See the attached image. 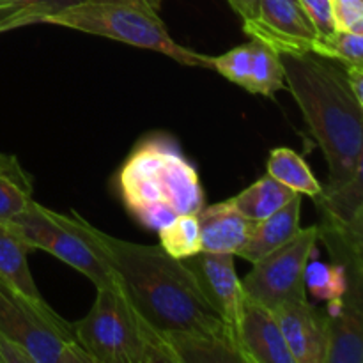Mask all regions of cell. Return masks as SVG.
<instances>
[{
  "instance_id": "6da1fadb",
  "label": "cell",
  "mask_w": 363,
  "mask_h": 363,
  "mask_svg": "<svg viewBox=\"0 0 363 363\" xmlns=\"http://www.w3.org/2000/svg\"><path fill=\"white\" fill-rule=\"evenodd\" d=\"M94 234L123 293L163 339L230 330L204 296L184 259L172 257L160 245L131 243L99 229Z\"/></svg>"
},
{
  "instance_id": "7a4b0ae2",
  "label": "cell",
  "mask_w": 363,
  "mask_h": 363,
  "mask_svg": "<svg viewBox=\"0 0 363 363\" xmlns=\"http://www.w3.org/2000/svg\"><path fill=\"white\" fill-rule=\"evenodd\" d=\"M286 85L328 163L325 190L363 176V103L347 84L346 66L315 53L280 55Z\"/></svg>"
},
{
  "instance_id": "3957f363",
  "label": "cell",
  "mask_w": 363,
  "mask_h": 363,
  "mask_svg": "<svg viewBox=\"0 0 363 363\" xmlns=\"http://www.w3.org/2000/svg\"><path fill=\"white\" fill-rule=\"evenodd\" d=\"M117 186L135 220L156 233L176 216L199 213L204 206L197 169L167 137L140 142L121 167Z\"/></svg>"
},
{
  "instance_id": "277c9868",
  "label": "cell",
  "mask_w": 363,
  "mask_h": 363,
  "mask_svg": "<svg viewBox=\"0 0 363 363\" xmlns=\"http://www.w3.org/2000/svg\"><path fill=\"white\" fill-rule=\"evenodd\" d=\"M92 363H176L165 339L140 318L119 284L96 287L91 311L73 325Z\"/></svg>"
},
{
  "instance_id": "5b68a950",
  "label": "cell",
  "mask_w": 363,
  "mask_h": 363,
  "mask_svg": "<svg viewBox=\"0 0 363 363\" xmlns=\"http://www.w3.org/2000/svg\"><path fill=\"white\" fill-rule=\"evenodd\" d=\"M39 23L116 39L137 48L163 53L184 66L208 67V55L174 41L158 9L149 0H78Z\"/></svg>"
},
{
  "instance_id": "8992f818",
  "label": "cell",
  "mask_w": 363,
  "mask_h": 363,
  "mask_svg": "<svg viewBox=\"0 0 363 363\" xmlns=\"http://www.w3.org/2000/svg\"><path fill=\"white\" fill-rule=\"evenodd\" d=\"M7 222L20 233L32 250H45L55 255L87 277L96 287L117 282L105 250L96 240V227L77 213L71 216L60 215L32 201L25 211Z\"/></svg>"
},
{
  "instance_id": "52a82bcc",
  "label": "cell",
  "mask_w": 363,
  "mask_h": 363,
  "mask_svg": "<svg viewBox=\"0 0 363 363\" xmlns=\"http://www.w3.org/2000/svg\"><path fill=\"white\" fill-rule=\"evenodd\" d=\"M0 332L28 353L32 363H92L73 325L48 303H35L0 277Z\"/></svg>"
},
{
  "instance_id": "ba28073f",
  "label": "cell",
  "mask_w": 363,
  "mask_h": 363,
  "mask_svg": "<svg viewBox=\"0 0 363 363\" xmlns=\"http://www.w3.org/2000/svg\"><path fill=\"white\" fill-rule=\"evenodd\" d=\"M318 225L300 229L287 243L252 262L243 284L245 296L268 308L293 300H305V268L318 245Z\"/></svg>"
},
{
  "instance_id": "9c48e42d",
  "label": "cell",
  "mask_w": 363,
  "mask_h": 363,
  "mask_svg": "<svg viewBox=\"0 0 363 363\" xmlns=\"http://www.w3.org/2000/svg\"><path fill=\"white\" fill-rule=\"evenodd\" d=\"M243 30L279 55L318 53L321 39L300 0H262L257 14L243 21Z\"/></svg>"
},
{
  "instance_id": "30bf717a",
  "label": "cell",
  "mask_w": 363,
  "mask_h": 363,
  "mask_svg": "<svg viewBox=\"0 0 363 363\" xmlns=\"http://www.w3.org/2000/svg\"><path fill=\"white\" fill-rule=\"evenodd\" d=\"M234 254L199 252L197 255L184 259L197 277L204 296L233 332L236 330L247 298L234 266Z\"/></svg>"
},
{
  "instance_id": "8fae6325",
  "label": "cell",
  "mask_w": 363,
  "mask_h": 363,
  "mask_svg": "<svg viewBox=\"0 0 363 363\" xmlns=\"http://www.w3.org/2000/svg\"><path fill=\"white\" fill-rule=\"evenodd\" d=\"M294 363H326L328 321L308 300H293L273 308Z\"/></svg>"
},
{
  "instance_id": "7c38bea8",
  "label": "cell",
  "mask_w": 363,
  "mask_h": 363,
  "mask_svg": "<svg viewBox=\"0 0 363 363\" xmlns=\"http://www.w3.org/2000/svg\"><path fill=\"white\" fill-rule=\"evenodd\" d=\"M234 335L245 363H294L275 312L250 298H245Z\"/></svg>"
},
{
  "instance_id": "4fadbf2b",
  "label": "cell",
  "mask_w": 363,
  "mask_h": 363,
  "mask_svg": "<svg viewBox=\"0 0 363 363\" xmlns=\"http://www.w3.org/2000/svg\"><path fill=\"white\" fill-rule=\"evenodd\" d=\"M328 353L326 363L363 362V301H328Z\"/></svg>"
},
{
  "instance_id": "5bb4252c",
  "label": "cell",
  "mask_w": 363,
  "mask_h": 363,
  "mask_svg": "<svg viewBox=\"0 0 363 363\" xmlns=\"http://www.w3.org/2000/svg\"><path fill=\"white\" fill-rule=\"evenodd\" d=\"M197 218L201 229V252L211 254L236 255L247 241L254 223L243 218L230 201L202 206Z\"/></svg>"
},
{
  "instance_id": "9a60e30c",
  "label": "cell",
  "mask_w": 363,
  "mask_h": 363,
  "mask_svg": "<svg viewBox=\"0 0 363 363\" xmlns=\"http://www.w3.org/2000/svg\"><path fill=\"white\" fill-rule=\"evenodd\" d=\"M301 195H294L284 208L261 222L252 223L250 234L236 255L255 262L291 240L300 227Z\"/></svg>"
},
{
  "instance_id": "2e32d148",
  "label": "cell",
  "mask_w": 363,
  "mask_h": 363,
  "mask_svg": "<svg viewBox=\"0 0 363 363\" xmlns=\"http://www.w3.org/2000/svg\"><path fill=\"white\" fill-rule=\"evenodd\" d=\"M176 363H245L233 330L179 333L165 339Z\"/></svg>"
},
{
  "instance_id": "e0dca14e",
  "label": "cell",
  "mask_w": 363,
  "mask_h": 363,
  "mask_svg": "<svg viewBox=\"0 0 363 363\" xmlns=\"http://www.w3.org/2000/svg\"><path fill=\"white\" fill-rule=\"evenodd\" d=\"M30 252L32 248L9 222H0V277L35 303H46L28 268Z\"/></svg>"
},
{
  "instance_id": "ac0fdd59",
  "label": "cell",
  "mask_w": 363,
  "mask_h": 363,
  "mask_svg": "<svg viewBox=\"0 0 363 363\" xmlns=\"http://www.w3.org/2000/svg\"><path fill=\"white\" fill-rule=\"evenodd\" d=\"M294 195L298 194H294L293 190H289V188L280 184L279 181L266 174L264 177H261L254 184L240 191L236 197H230L229 201L243 218L255 223L268 218L273 213L279 211L280 208H284Z\"/></svg>"
},
{
  "instance_id": "d6986e66",
  "label": "cell",
  "mask_w": 363,
  "mask_h": 363,
  "mask_svg": "<svg viewBox=\"0 0 363 363\" xmlns=\"http://www.w3.org/2000/svg\"><path fill=\"white\" fill-rule=\"evenodd\" d=\"M34 184L14 155L0 152V222L14 218L34 201Z\"/></svg>"
},
{
  "instance_id": "ffe728a7",
  "label": "cell",
  "mask_w": 363,
  "mask_h": 363,
  "mask_svg": "<svg viewBox=\"0 0 363 363\" xmlns=\"http://www.w3.org/2000/svg\"><path fill=\"white\" fill-rule=\"evenodd\" d=\"M268 176L279 181L298 195L315 199L323 191V184L303 158L289 147L273 149L268 158Z\"/></svg>"
},
{
  "instance_id": "44dd1931",
  "label": "cell",
  "mask_w": 363,
  "mask_h": 363,
  "mask_svg": "<svg viewBox=\"0 0 363 363\" xmlns=\"http://www.w3.org/2000/svg\"><path fill=\"white\" fill-rule=\"evenodd\" d=\"M252 64L248 82L245 85L252 94H261L273 98L277 91L286 87V73H284L282 59L275 50L261 43L259 39H252Z\"/></svg>"
},
{
  "instance_id": "7402d4cb",
  "label": "cell",
  "mask_w": 363,
  "mask_h": 363,
  "mask_svg": "<svg viewBox=\"0 0 363 363\" xmlns=\"http://www.w3.org/2000/svg\"><path fill=\"white\" fill-rule=\"evenodd\" d=\"M78 0H0V34L39 23Z\"/></svg>"
},
{
  "instance_id": "603a6c76",
  "label": "cell",
  "mask_w": 363,
  "mask_h": 363,
  "mask_svg": "<svg viewBox=\"0 0 363 363\" xmlns=\"http://www.w3.org/2000/svg\"><path fill=\"white\" fill-rule=\"evenodd\" d=\"M158 236L160 247L176 259H188L202 250L197 213L176 216L158 230Z\"/></svg>"
},
{
  "instance_id": "cb8c5ba5",
  "label": "cell",
  "mask_w": 363,
  "mask_h": 363,
  "mask_svg": "<svg viewBox=\"0 0 363 363\" xmlns=\"http://www.w3.org/2000/svg\"><path fill=\"white\" fill-rule=\"evenodd\" d=\"M305 289L318 300H339L347 291L346 272L339 264L308 261L305 268Z\"/></svg>"
},
{
  "instance_id": "d4e9b609",
  "label": "cell",
  "mask_w": 363,
  "mask_h": 363,
  "mask_svg": "<svg viewBox=\"0 0 363 363\" xmlns=\"http://www.w3.org/2000/svg\"><path fill=\"white\" fill-rule=\"evenodd\" d=\"M315 55L339 60L342 64H363V34L333 30L330 35L319 39Z\"/></svg>"
},
{
  "instance_id": "484cf974",
  "label": "cell",
  "mask_w": 363,
  "mask_h": 363,
  "mask_svg": "<svg viewBox=\"0 0 363 363\" xmlns=\"http://www.w3.org/2000/svg\"><path fill=\"white\" fill-rule=\"evenodd\" d=\"M252 64V41L236 46L222 55H208V67L215 69L233 84L241 85L245 89L250 74Z\"/></svg>"
},
{
  "instance_id": "4316f807",
  "label": "cell",
  "mask_w": 363,
  "mask_h": 363,
  "mask_svg": "<svg viewBox=\"0 0 363 363\" xmlns=\"http://www.w3.org/2000/svg\"><path fill=\"white\" fill-rule=\"evenodd\" d=\"M332 18L335 30L363 34V0L332 2Z\"/></svg>"
},
{
  "instance_id": "83f0119b",
  "label": "cell",
  "mask_w": 363,
  "mask_h": 363,
  "mask_svg": "<svg viewBox=\"0 0 363 363\" xmlns=\"http://www.w3.org/2000/svg\"><path fill=\"white\" fill-rule=\"evenodd\" d=\"M300 4L314 23L319 38H326L335 30L332 18V0H300Z\"/></svg>"
},
{
  "instance_id": "f1b7e54d",
  "label": "cell",
  "mask_w": 363,
  "mask_h": 363,
  "mask_svg": "<svg viewBox=\"0 0 363 363\" xmlns=\"http://www.w3.org/2000/svg\"><path fill=\"white\" fill-rule=\"evenodd\" d=\"M0 363H32V358L27 351L0 332Z\"/></svg>"
},
{
  "instance_id": "f546056e",
  "label": "cell",
  "mask_w": 363,
  "mask_h": 363,
  "mask_svg": "<svg viewBox=\"0 0 363 363\" xmlns=\"http://www.w3.org/2000/svg\"><path fill=\"white\" fill-rule=\"evenodd\" d=\"M344 66H346L347 84H350L354 98L363 103V64H344Z\"/></svg>"
},
{
  "instance_id": "4dcf8cb0",
  "label": "cell",
  "mask_w": 363,
  "mask_h": 363,
  "mask_svg": "<svg viewBox=\"0 0 363 363\" xmlns=\"http://www.w3.org/2000/svg\"><path fill=\"white\" fill-rule=\"evenodd\" d=\"M261 2L262 0H229L230 7H233V9L240 14L241 20L243 21L252 20V18L257 14L259 4Z\"/></svg>"
},
{
  "instance_id": "1f68e13d",
  "label": "cell",
  "mask_w": 363,
  "mask_h": 363,
  "mask_svg": "<svg viewBox=\"0 0 363 363\" xmlns=\"http://www.w3.org/2000/svg\"><path fill=\"white\" fill-rule=\"evenodd\" d=\"M149 4H151L155 9H160V6H162V0H149Z\"/></svg>"
},
{
  "instance_id": "d6a6232c",
  "label": "cell",
  "mask_w": 363,
  "mask_h": 363,
  "mask_svg": "<svg viewBox=\"0 0 363 363\" xmlns=\"http://www.w3.org/2000/svg\"><path fill=\"white\" fill-rule=\"evenodd\" d=\"M332 2H351V0H332Z\"/></svg>"
}]
</instances>
